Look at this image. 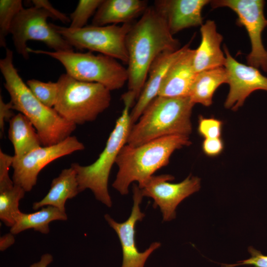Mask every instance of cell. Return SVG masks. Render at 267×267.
<instances>
[{"instance_id":"5b68a950","label":"cell","mask_w":267,"mask_h":267,"mask_svg":"<svg viewBox=\"0 0 267 267\" xmlns=\"http://www.w3.org/2000/svg\"><path fill=\"white\" fill-rule=\"evenodd\" d=\"M124 107L116 120L105 146L98 158L92 164L81 166L71 164L76 171L79 192L89 189L95 198L110 207L112 203L108 189V181L112 167L122 148L127 143L132 125L130 108L135 100L133 94L127 91L122 95Z\"/></svg>"},{"instance_id":"836d02e7","label":"cell","mask_w":267,"mask_h":267,"mask_svg":"<svg viewBox=\"0 0 267 267\" xmlns=\"http://www.w3.org/2000/svg\"><path fill=\"white\" fill-rule=\"evenodd\" d=\"M14 242L13 234L10 233L0 238V251H3Z\"/></svg>"},{"instance_id":"d4e9b609","label":"cell","mask_w":267,"mask_h":267,"mask_svg":"<svg viewBox=\"0 0 267 267\" xmlns=\"http://www.w3.org/2000/svg\"><path fill=\"white\" fill-rule=\"evenodd\" d=\"M21 0H0V46L6 47V37L15 17L23 8Z\"/></svg>"},{"instance_id":"f1b7e54d","label":"cell","mask_w":267,"mask_h":267,"mask_svg":"<svg viewBox=\"0 0 267 267\" xmlns=\"http://www.w3.org/2000/svg\"><path fill=\"white\" fill-rule=\"evenodd\" d=\"M248 250L251 255L249 258L238 261L233 264H222V267H236L244 265L253 267H267V255H263L252 246L249 247Z\"/></svg>"},{"instance_id":"9c48e42d","label":"cell","mask_w":267,"mask_h":267,"mask_svg":"<svg viewBox=\"0 0 267 267\" xmlns=\"http://www.w3.org/2000/svg\"><path fill=\"white\" fill-rule=\"evenodd\" d=\"M51 15L35 6L23 8L12 24L10 34L17 52L25 59L29 57L27 43L29 40L42 42L55 51H71L73 47L47 23Z\"/></svg>"},{"instance_id":"7402d4cb","label":"cell","mask_w":267,"mask_h":267,"mask_svg":"<svg viewBox=\"0 0 267 267\" xmlns=\"http://www.w3.org/2000/svg\"><path fill=\"white\" fill-rule=\"evenodd\" d=\"M227 77L224 67L208 69L196 73L189 97L195 104L210 106L213 103L215 91L226 83Z\"/></svg>"},{"instance_id":"603a6c76","label":"cell","mask_w":267,"mask_h":267,"mask_svg":"<svg viewBox=\"0 0 267 267\" xmlns=\"http://www.w3.org/2000/svg\"><path fill=\"white\" fill-rule=\"evenodd\" d=\"M25 192L13 183L9 174L0 175V219L5 225L12 227L21 214L19 201Z\"/></svg>"},{"instance_id":"2e32d148","label":"cell","mask_w":267,"mask_h":267,"mask_svg":"<svg viewBox=\"0 0 267 267\" xmlns=\"http://www.w3.org/2000/svg\"><path fill=\"white\" fill-rule=\"evenodd\" d=\"M188 46L189 44L176 51L165 52L154 60L149 69L143 89L130 112L132 126L137 121L147 105L158 96L168 71Z\"/></svg>"},{"instance_id":"7c38bea8","label":"cell","mask_w":267,"mask_h":267,"mask_svg":"<svg viewBox=\"0 0 267 267\" xmlns=\"http://www.w3.org/2000/svg\"><path fill=\"white\" fill-rule=\"evenodd\" d=\"M174 177L168 174L153 175L140 185H138L142 196L151 198L153 207H159L164 222L176 218V209L185 198L198 191L200 188V178L188 176L179 183H171Z\"/></svg>"},{"instance_id":"ac0fdd59","label":"cell","mask_w":267,"mask_h":267,"mask_svg":"<svg viewBox=\"0 0 267 267\" xmlns=\"http://www.w3.org/2000/svg\"><path fill=\"white\" fill-rule=\"evenodd\" d=\"M201 40L198 47L195 49L193 66L196 73L201 71L224 67L225 55L221 45L222 35L217 30L214 21L207 20L200 28Z\"/></svg>"},{"instance_id":"83f0119b","label":"cell","mask_w":267,"mask_h":267,"mask_svg":"<svg viewBox=\"0 0 267 267\" xmlns=\"http://www.w3.org/2000/svg\"><path fill=\"white\" fill-rule=\"evenodd\" d=\"M223 123L215 118L199 117L198 132L204 138L221 137Z\"/></svg>"},{"instance_id":"30bf717a","label":"cell","mask_w":267,"mask_h":267,"mask_svg":"<svg viewBox=\"0 0 267 267\" xmlns=\"http://www.w3.org/2000/svg\"><path fill=\"white\" fill-rule=\"evenodd\" d=\"M212 8L227 7L234 11L238 24L246 30L251 49L246 56L247 63L267 72V50L262 41V33L267 27L264 15L265 1L263 0H211Z\"/></svg>"},{"instance_id":"d6a6232c","label":"cell","mask_w":267,"mask_h":267,"mask_svg":"<svg viewBox=\"0 0 267 267\" xmlns=\"http://www.w3.org/2000/svg\"><path fill=\"white\" fill-rule=\"evenodd\" d=\"M52 256L46 253L43 255L39 261L30 265V267H47L53 261Z\"/></svg>"},{"instance_id":"1f68e13d","label":"cell","mask_w":267,"mask_h":267,"mask_svg":"<svg viewBox=\"0 0 267 267\" xmlns=\"http://www.w3.org/2000/svg\"><path fill=\"white\" fill-rule=\"evenodd\" d=\"M12 110H13L12 104L10 101L5 103L3 100L2 96H0V134H2L4 132V124L5 121H9L15 115Z\"/></svg>"},{"instance_id":"8fae6325","label":"cell","mask_w":267,"mask_h":267,"mask_svg":"<svg viewBox=\"0 0 267 267\" xmlns=\"http://www.w3.org/2000/svg\"><path fill=\"white\" fill-rule=\"evenodd\" d=\"M85 146L75 136H70L62 141L50 146H41L19 158L13 157V183L26 192L36 184L40 172L48 164L74 152L83 150Z\"/></svg>"},{"instance_id":"8992f818","label":"cell","mask_w":267,"mask_h":267,"mask_svg":"<svg viewBox=\"0 0 267 267\" xmlns=\"http://www.w3.org/2000/svg\"><path fill=\"white\" fill-rule=\"evenodd\" d=\"M56 82L58 92L53 108L76 125L94 121L110 106L111 91L100 84L80 81L66 73Z\"/></svg>"},{"instance_id":"277c9868","label":"cell","mask_w":267,"mask_h":267,"mask_svg":"<svg viewBox=\"0 0 267 267\" xmlns=\"http://www.w3.org/2000/svg\"><path fill=\"white\" fill-rule=\"evenodd\" d=\"M194 105L189 97L156 96L132 127L126 144L136 146L169 135L189 136Z\"/></svg>"},{"instance_id":"e0dca14e","label":"cell","mask_w":267,"mask_h":267,"mask_svg":"<svg viewBox=\"0 0 267 267\" xmlns=\"http://www.w3.org/2000/svg\"><path fill=\"white\" fill-rule=\"evenodd\" d=\"M195 49L189 46L168 71L158 96L168 97H189L196 73L193 66Z\"/></svg>"},{"instance_id":"52a82bcc","label":"cell","mask_w":267,"mask_h":267,"mask_svg":"<svg viewBox=\"0 0 267 267\" xmlns=\"http://www.w3.org/2000/svg\"><path fill=\"white\" fill-rule=\"evenodd\" d=\"M29 53L49 56L60 62L66 73L84 82L100 84L110 91L122 88L128 82L127 68L117 60L91 51L76 52L74 50L51 51L28 47Z\"/></svg>"},{"instance_id":"d6986e66","label":"cell","mask_w":267,"mask_h":267,"mask_svg":"<svg viewBox=\"0 0 267 267\" xmlns=\"http://www.w3.org/2000/svg\"><path fill=\"white\" fill-rule=\"evenodd\" d=\"M148 7V2L144 0H103L93 16L92 25L132 23Z\"/></svg>"},{"instance_id":"6da1fadb","label":"cell","mask_w":267,"mask_h":267,"mask_svg":"<svg viewBox=\"0 0 267 267\" xmlns=\"http://www.w3.org/2000/svg\"><path fill=\"white\" fill-rule=\"evenodd\" d=\"M171 33L166 20L154 6H148L139 20L132 24L126 44L128 54V88L136 100L146 81L149 69L157 57L176 51L179 42Z\"/></svg>"},{"instance_id":"f546056e","label":"cell","mask_w":267,"mask_h":267,"mask_svg":"<svg viewBox=\"0 0 267 267\" xmlns=\"http://www.w3.org/2000/svg\"><path fill=\"white\" fill-rule=\"evenodd\" d=\"M32 1L34 6L46 10L52 19L60 20L63 23H70V17L55 9L48 0H33Z\"/></svg>"},{"instance_id":"ffe728a7","label":"cell","mask_w":267,"mask_h":267,"mask_svg":"<svg viewBox=\"0 0 267 267\" xmlns=\"http://www.w3.org/2000/svg\"><path fill=\"white\" fill-rule=\"evenodd\" d=\"M79 193L77 173L71 166L63 169L54 178L46 195L40 201L34 202L33 209L38 210L43 207L51 206L65 212V203L68 199L75 197Z\"/></svg>"},{"instance_id":"7a4b0ae2","label":"cell","mask_w":267,"mask_h":267,"mask_svg":"<svg viewBox=\"0 0 267 267\" xmlns=\"http://www.w3.org/2000/svg\"><path fill=\"white\" fill-rule=\"evenodd\" d=\"M0 70L13 110L31 122L42 146L56 144L71 136L77 125L62 118L53 108L45 106L34 95L15 68L13 52L8 48L5 56L0 60Z\"/></svg>"},{"instance_id":"cb8c5ba5","label":"cell","mask_w":267,"mask_h":267,"mask_svg":"<svg viewBox=\"0 0 267 267\" xmlns=\"http://www.w3.org/2000/svg\"><path fill=\"white\" fill-rule=\"evenodd\" d=\"M67 220L66 212L51 206H45L32 213L22 212L15 224L10 227V232L14 235L28 229H33L42 233L47 234L49 232L50 222Z\"/></svg>"},{"instance_id":"4fadbf2b","label":"cell","mask_w":267,"mask_h":267,"mask_svg":"<svg viewBox=\"0 0 267 267\" xmlns=\"http://www.w3.org/2000/svg\"><path fill=\"white\" fill-rule=\"evenodd\" d=\"M223 52L226 58L224 67L227 73V84L229 87L224 106L226 109L236 111L254 91H267V77L259 69L236 60L225 45Z\"/></svg>"},{"instance_id":"44dd1931","label":"cell","mask_w":267,"mask_h":267,"mask_svg":"<svg viewBox=\"0 0 267 267\" xmlns=\"http://www.w3.org/2000/svg\"><path fill=\"white\" fill-rule=\"evenodd\" d=\"M9 125L8 138L14 148V158L22 157L42 146L35 128L23 114L15 115Z\"/></svg>"},{"instance_id":"4316f807","label":"cell","mask_w":267,"mask_h":267,"mask_svg":"<svg viewBox=\"0 0 267 267\" xmlns=\"http://www.w3.org/2000/svg\"><path fill=\"white\" fill-rule=\"evenodd\" d=\"M103 0H80L70 14L69 28L78 29L86 26L89 19L94 16Z\"/></svg>"},{"instance_id":"4dcf8cb0","label":"cell","mask_w":267,"mask_h":267,"mask_svg":"<svg viewBox=\"0 0 267 267\" xmlns=\"http://www.w3.org/2000/svg\"><path fill=\"white\" fill-rule=\"evenodd\" d=\"M202 147L206 155L210 157H215L222 153L224 148V144L221 137L205 138L202 142Z\"/></svg>"},{"instance_id":"9a60e30c","label":"cell","mask_w":267,"mask_h":267,"mask_svg":"<svg viewBox=\"0 0 267 267\" xmlns=\"http://www.w3.org/2000/svg\"><path fill=\"white\" fill-rule=\"evenodd\" d=\"M209 0H159L154 7L166 20L172 35L204 23L202 11Z\"/></svg>"},{"instance_id":"5bb4252c","label":"cell","mask_w":267,"mask_h":267,"mask_svg":"<svg viewBox=\"0 0 267 267\" xmlns=\"http://www.w3.org/2000/svg\"><path fill=\"white\" fill-rule=\"evenodd\" d=\"M133 191V206L131 215L126 221L121 223L116 222L108 214L104 216V218L120 240L123 253L121 267H144L147 259L160 247L161 243L153 242L144 252L138 251L135 242V226L137 222L142 220L145 214L140 209L143 196L138 185L134 184Z\"/></svg>"},{"instance_id":"3957f363","label":"cell","mask_w":267,"mask_h":267,"mask_svg":"<svg viewBox=\"0 0 267 267\" xmlns=\"http://www.w3.org/2000/svg\"><path fill=\"white\" fill-rule=\"evenodd\" d=\"M191 144L189 136L184 135L164 136L136 146L126 144L116 160L118 171L112 186L121 194H127L132 182L140 185L169 163L175 150Z\"/></svg>"},{"instance_id":"ba28073f","label":"cell","mask_w":267,"mask_h":267,"mask_svg":"<svg viewBox=\"0 0 267 267\" xmlns=\"http://www.w3.org/2000/svg\"><path fill=\"white\" fill-rule=\"evenodd\" d=\"M73 47L96 51L128 64L126 39L133 23L89 25L78 29L50 23Z\"/></svg>"},{"instance_id":"484cf974","label":"cell","mask_w":267,"mask_h":267,"mask_svg":"<svg viewBox=\"0 0 267 267\" xmlns=\"http://www.w3.org/2000/svg\"><path fill=\"white\" fill-rule=\"evenodd\" d=\"M26 84L34 95L45 106L53 108L58 95L57 82H42L36 79L29 80Z\"/></svg>"}]
</instances>
